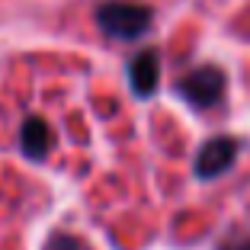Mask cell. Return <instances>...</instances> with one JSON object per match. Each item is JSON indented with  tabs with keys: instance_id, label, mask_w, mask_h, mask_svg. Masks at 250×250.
Wrapping results in <instances>:
<instances>
[{
	"instance_id": "obj_1",
	"label": "cell",
	"mask_w": 250,
	"mask_h": 250,
	"mask_svg": "<svg viewBox=\"0 0 250 250\" xmlns=\"http://www.w3.org/2000/svg\"><path fill=\"white\" fill-rule=\"evenodd\" d=\"M96 26L109 39L135 42L154 26V10L141 0H103L96 7Z\"/></svg>"
},
{
	"instance_id": "obj_2",
	"label": "cell",
	"mask_w": 250,
	"mask_h": 250,
	"mask_svg": "<svg viewBox=\"0 0 250 250\" xmlns=\"http://www.w3.org/2000/svg\"><path fill=\"white\" fill-rule=\"evenodd\" d=\"M225 83H228V77L218 64H199L177 81V93L192 109H208L225 96Z\"/></svg>"
},
{
	"instance_id": "obj_3",
	"label": "cell",
	"mask_w": 250,
	"mask_h": 250,
	"mask_svg": "<svg viewBox=\"0 0 250 250\" xmlns=\"http://www.w3.org/2000/svg\"><path fill=\"white\" fill-rule=\"evenodd\" d=\"M237 154H241V141L237 138H228V135L208 138L196 154V177L199 180H215L221 173H228L234 167Z\"/></svg>"
},
{
	"instance_id": "obj_4",
	"label": "cell",
	"mask_w": 250,
	"mask_h": 250,
	"mask_svg": "<svg viewBox=\"0 0 250 250\" xmlns=\"http://www.w3.org/2000/svg\"><path fill=\"white\" fill-rule=\"evenodd\" d=\"M128 87L138 100L154 96L161 87V58H157V48H141L138 55H132L128 61Z\"/></svg>"
},
{
	"instance_id": "obj_5",
	"label": "cell",
	"mask_w": 250,
	"mask_h": 250,
	"mask_svg": "<svg viewBox=\"0 0 250 250\" xmlns=\"http://www.w3.org/2000/svg\"><path fill=\"white\" fill-rule=\"evenodd\" d=\"M52 145H55L52 125L45 122L42 116H29L20 125V151L29 161H45L48 151H52Z\"/></svg>"
},
{
	"instance_id": "obj_6",
	"label": "cell",
	"mask_w": 250,
	"mask_h": 250,
	"mask_svg": "<svg viewBox=\"0 0 250 250\" xmlns=\"http://www.w3.org/2000/svg\"><path fill=\"white\" fill-rule=\"evenodd\" d=\"M45 250H87V244H83L81 237L58 231V234H52V241H48V247H45Z\"/></svg>"
},
{
	"instance_id": "obj_7",
	"label": "cell",
	"mask_w": 250,
	"mask_h": 250,
	"mask_svg": "<svg viewBox=\"0 0 250 250\" xmlns=\"http://www.w3.org/2000/svg\"><path fill=\"white\" fill-rule=\"evenodd\" d=\"M218 250H250V237H244V241H225V244H218Z\"/></svg>"
}]
</instances>
